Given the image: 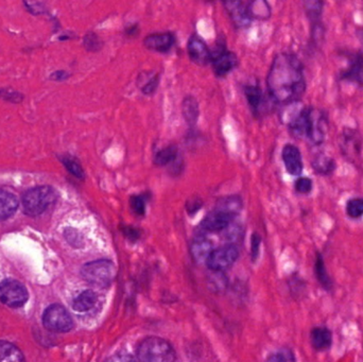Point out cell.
<instances>
[{
  "mask_svg": "<svg viewBox=\"0 0 363 362\" xmlns=\"http://www.w3.org/2000/svg\"><path fill=\"white\" fill-rule=\"evenodd\" d=\"M268 90L277 104H296L306 92L304 67L298 56L282 52L274 58L267 77Z\"/></svg>",
  "mask_w": 363,
  "mask_h": 362,
  "instance_id": "obj_1",
  "label": "cell"
},
{
  "mask_svg": "<svg viewBox=\"0 0 363 362\" xmlns=\"http://www.w3.org/2000/svg\"><path fill=\"white\" fill-rule=\"evenodd\" d=\"M287 124L296 138L308 140L314 146H320L328 134V114L320 108L305 106L291 114L287 120Z\"/></svg>",
  "mask_w": 363,
  "mask_h": 362,
  "instance_id": "obj_2",
  "label": "cell"
},
{
  "mask_svg": "<svg viewBox=\"0 0 363 362\" xmlns=\"http://www.w3.org/2000/svg\"><path fill=\"white\" fill-rule=\"evenodd\" d=\"M175 358L172 345L161 338H146L138 347L140 362H175Z\"/></svg>",
  "mask_w": 363,
  "mask_h": 362,
  "instance_id": "obj_3",
  "label": "cell"
},
{
  "mask_svg": "<svg viewBox=\"0 0 363 362\" xmlns=\"http://www.w3.org/2000/svg\"><path fill=\"white\" fill-rule=\"evenodd\" d=\"M58 199L52 187L40 186L30 189L24 195V212L30 217L40 216Z\"/></svg>",
  "mask_w": 363,
  "mask_h": 362,
  "instance_id": "obj_4",
  "label": "cell"
},
{
  "mask_svg": "<svg viewBox=\"0 0 363 362\" xmlns=\"http://www.w3.org/2000/svg\"><path fill=\"white\" fill-rule=\"evenodd\" d=\"M81 275L92 285L106 287L116 279V265L108 259L90 261L82 267Z\"/></svg>",
  "mask_w": 363,
  "mask_h": 362,
  "instance_id": "obj_5",
  "label": "cell"
},
{
  "mask_svg": "<svg viewBox=\"0 0 363 362\" xmlns=\"http://www.w3.org/2000/svg\"><path fill=\"white\" fill-rule=\"evenodd\" d=\"M44 327L54 333H67L74 327L72 315L65 307L58 304H52L43 313Z\"/></svg>",
  "mask_w": 363,
  "mask_h": 362,
  "instance_id": "obj_6",
  "label": "cell"
},
{
  "mask_svg": "<svg viewBox=\"0 0 363 362\" xmlns=\"http://www.w3.org/2000/svg\"><path fill=\"white\" fill-rule=\"evenodd\" d=\"M29 293L23 283L15 279H6L0 283V301L11 308L24 306Z\"/></svg>",
  "mask_w": 363,
  "mask_h": 362,
  "instance_id": "obj_7",
  "label": "cell"
},
{
  "mask_svg": "<svg viewBox=\"0 0 363 362\" xmlns=\"http://www.w3.org/2000/svg\"><path fill=\"white\" fill-rule=\"evenodd\" d=\"M238 256L239 252L235 245H225L213 251L211 256L207 259V265L211 271L223 272L235 263Z\"/></svg>",
  "mask_w": 363,
  "mask_h": 362,
  "instance_id": "obj_8",
  "label": "cell"
},
{
  "mask_svg": "<svg viewBox=\"0 0 363 362\" xmlns=\"http://www.w3.org/2000/svg\"><path fill=\"white\" fill-rule=\"evenodd\" d=\"M339 146L343 156L355 162L358 160L362 151V138L358 131L346 129L341 134Z\"/></svg>",
  "mask_w": 363,
  "mask_h": 362,
  "instance_id": "obj_9",
  "label": "cell"
},
{
  "mask_svg": "<svg viewBox=\"0 0 363 362\" xmlns=\"http://www.w3.org/2000/svg\"><path fill=\"white\" fill-rule=\"evenodd\" d=\"M211 54L213 72L219 77L229 74L238 65V59L236 54L227 51L225 48H217L215 51H211Z\"/></svg>",
  "mask_w": 363,
  "mask_h": 362,
  "instance_id": "obj_10",
  "label": "cell"
},
{
  "mask_svg": "<svg viewBox=\"0 0 363 362\" xmlns=\"http://www.w3.org/2000/svg\"><path fill=\"white\" fill-rule=\"evenodd\" d=\"M233 217L221 209L217 208L202 221V230L209 233L221 232L231 224Z\"/></svg>",
  "mask_w": 363,
  "mask_h": 362,
  "instance_id": "obj_11",
  "label": "cell"
},
{
  "mask_svg": "<svg viewBox=\"0 0 363 362\" xmlns=\"http://www.w3.org/2000/svg\"><path fill=\"white\" fill-rule=\"evenodd\" d=\"M282 156L288 174L291 176H300L302 174L304 165H302V154L298 147L291 144L286 145L282 149Z\"/></svg>",
  "mask_w": 363,
  "mask_h": 362,
  "instance_id": "obj_12",
  "label": "cell"
},
{
  "mask_svg": "<svg viewBox=\"0 0 363 362\" xmlns=\"http://www.w3.org/2000/svg\"><path fill=\"white\" fill-rule=\"evenodd\" d=\"M191 59L197 65H207L211 62V54L204 42L199 39L197 35L191 36L187 45Z\"/></svg>",
  "mask_w": 363,
  "mask_h": 362,
  "instance_id": "obj_13",
  "label": "cell"
},
{
  "mask_svg": "<svg viewBox=\"0 0 363 362\" xmlns=\"http://www.w3.org/2000/svg\"><path fill=\"white\" fill-rule=\"evenodd\" d=\"M341 80L357 82L363 84V56L361 54H353L350 59L348 69L340 74Z\"/></svg>",
  "mask_w": 363,
  "mask_h": 362,
  "instance_id": "obj_14",
  "label": "cell"
},
{
  "mask_svg": "<svg viewBox=\"0 0 363 362\" xmlns=\"http://www.w3.org/2000/svg\"><path fill=\"white\" fill-rule=\"evenodd\" d=\"M148 49L157 52H167L175 45V38L171 33L151 34L144 41Z\"/></svg>",
  "mask_w": 363,
  "mask_h": 362,
  "instance_id": "obj_15",
  "label": "cell"
},
{
  "mask_svg": "<svg viewBox=\"0 0 363 362\" xmlns=\"http://www.w3.org/2000/svg\"><path fill=\"white\" fill-rule=\"evenodd\" d=\"M310 342L316 351H328L332 347V331L325 327H314L310 331Z\"/></svg>",
  "mask_w": 363,
  "mask_h": 362,
  "instance_id": "obj_16",
  "label": "cell"
},
{
  "mask_svg": "<svg viewBox=\"0 0 363 362\" xmlns=\"http://www.w3.org/2000/svg\"><path fill=\"white\" fill-rule=\"evenodd\" d=\"M213 251L211 241L207 240L204 237H197L191 245V256L199 263H207V259L209 258Z\"/></svg>",
  "mask_w": 363,
  "mask_h": 362,
  "instance_id": "obj_17",
  "label": "cell"
},
{
  "mask_svg": "<svg viewBox=\"0 0 363 362\" xmlns=\"http://www.w3.org/2000/svg\"><path fill=\"white\" fill-rule=\"evenodd\" d=\"M17 208V198L12 192L0 189V221L13 216Z\"/></svg>",
  "mask_w": 363,
  "mask_h": 362,
  "instance_id": "obj_18",
  "label": "cell"
},
{
  "mask_svg": "<svg viewBox=\"0 0 363 362\" xmlns=\"http://www.w3.org/2000/svg\"><path fill=\"white\" fill-rule=\"evenodd\" d=\"M312 166L316 174L320 176H330L336 170L337 164L334 158H330L324 154H318L312 161Z\"/></svg>",
  "mask_w": 363,
  "mask_h": 362,
  "instance_id": "obj_19",
  "label": "cell"
},
{
  "mask_svg": "<svg viewBox=\"0 0 363 362\" xmlns=\"http://www.w3.org/2000/svg\"><path fill=\"white\" fill-rule=\"evenodd\" d=\"M0 362H25V357L13 343L0 340Z\"/></svg>",
  "mask_w": 363,
  "mask_h": 362,
  "instance_id": "obj_20",
  "label": "cell"
},
{
  "mask_svg": "<svg viewBox=\"0 0 363 362\" xmlns=\"http://www.w3.org/2000/svg\"><path fill=\"white\" fill-rule=\"evenodd\" d=\"M225 6L237 27H245V26L249 25L250 17L248 16L247 9L242 7L241 3L229 1V3H225Z\"/></svg>",
  "mask_w": 363,
  "mask_h": 362,
  "instance_id": "obj_21",
  "label": "cell"
},
{
  "mask_svg": "<svg viewBox=\"0 0 363 362\" xmlns=\"http://www.w3.org/2000/svg\"><path fill=\"white\" fill-rule=\"evenodd\" d=\"M97 303L96 293L90 290H86L80 293L72 303V308L76 313H88L90 309L94 308Z\"/></svg>",
  "mask_w": 363,
  "mask_h": 362,
  "instance_id": "obj_22",
  "label": "cell"
},
{
  "mask_svg": "<svg viewBox=\"0 0 363 362\" xmlns=\"http://www.w3.org/2000/svg\"><path fill=\"white\" fill-rule=\"evenodd\" d=\"M314 274L318 283L322 286L325 290H330L332 287V279L328 274V269H326L325 263L323 259L321 253H316V261H314Z\"/></svg>",
  "mask_w": 363,
  "mask_h": 362,
  "instance_id": "obj_23",
  "label": "cell"
},
{
  "mask_svg": "<svg viewBox=\"0 0 363 362\" xmlns=\"http://www.w3.org/2000/svg\"><path fill=\"white\" fill-rule=\"evenodd\" d=\"M182 110H183V116L189 126H193L197 124V117H199V104L195 98L189 97L185 98L183 104H182Z\"/></svg>",
  "mask_w": 363,
  "mask_h": 362,
  "instance_id": "obj_24",
  "label": "cell"
},
{
  "mask_svg": "<svg viewBox=\"0 0 363 362\" xmlns=\"http://www.w3.org/2000/svg\"><path fill=\"white\" fill-rule=\"evenodd\" d=\"M248 16L257 19H267L271 15L269 3L266 1H253L247 8Z\"/></svg>",
  "mask_w": 363,
  "mask_h": 362,
  "instance_id": "obj_25",
  "label": "cell"
},
{
  "mask_svg": "<svg viewBox=\"0 0 363 362\" xmlns=\"http://www.w3.org/2000/svg\"><path fill=\"white\" fill-rule=\"evenodd\" d=\"M177 158V148L175 146H169L167 148L157 151L154 156V164L157 166H166L175 162Z\"/></svg>",
  "mask_w": 363,
  "mask_h": 362,
  "instance_id": "obj_26",
  "label": "cell"
},
{
  "mask_svg": "<svg viewBox=\"0 0 363 362\" xmlns=\"http://www.w3.org/2000/svg\"><path fill=\"white\" fill-rule=\"evenodd\" d=\"M324 3L322 1H306L305 12L312 25L316 26L321 24V17L323 14Z\"/></svg>",
  "mask_w": 363,
  "mask_h": 362,
  "instance_id": "obj_27",
  "label": "cell"
},
{
  "mask_svg": "<svg viewBox=\"0 0 363 362\" xmlns=\"http://www.w3.org/2000/svg\"><path fill=\"white\" fill-rule=\"evenodd\" d=\"M242 207L241 199L239 197H229V198L222 199L219 203H218V209H221L223 212L227 213V214L235 216L240 208Z\"/></svg>",
  "mask_w": 363,
  "mask_h": 362,
  "instance_id": "obj_28",
  "label": "cell"
},
{
  "mask_svg": "<svg viewBox=\"0 0 363 362\" xmlns=\"http://www.w3.org/2000/svg\"><path fill=\"white\" fill-rule=\"evenodd\" d=\"M346 214L353 219L363 216V199L353 198L346 202Z\"/></svg>",
  "mask_w": 363,
  "mask_h": 362,
  "instance_id": "obj_29",
  "label": "cell"
},
{
  "mask_svg": "<svg viewBox=\"0 0 363 362\" xmlns=\"http://www.w3.org/2000/svg\"><path fill=\"white\" fill-rule=\"evenodd\" d=\"M245 97H247L248 101H249L250 106L257 110L258 106L261 104L262 92L260 90L259 86H247L245 88Z\"/></svg>",
  "mask_w": 363,
  "mask_h": 362,
  "instance_id": "obj_30",
  "label": "cell"
},
{
  "mask_svg": "<svg viewBox=\"0 0 363 362\" xmlns=\"http://www.w3.org/2000/svg\"><path fill=\"white\" fill-rule=\"evenodd\" d=\"M62 163H63L64 166L66 167V169L70 171L72 176H76V178L81 179V180L84 179L83 168H82L81 165L79 164L76 161H74V158H67V156H66V158H62Z\"/></svg>",
  "mask_w": 363,
  "mask_h": 362,
  "instance_id": "obj_31",
  "label": "cell"
},
{
  "mask_svg": "<svg viewBox=\"0 0 363 362\" xmlns=\"http://www.w3.org/2000/svg\"><path fill=\"white\" fill-rule=\"evenodd\" d=\"M296 190L298 194L307 195L312 192V188H314V183H312V179L309 178H300L296 180Z\"/></svg>",
  "mask_w": 363,
  "mask_h": 362,
  "instance_id": "obj_32",
  "label": "cell"
},
{
  "mask_svg": "<svg viewBox=\"0 0 363 362\" xmlns=\"http://www.w3.org/2000/svg\"><path fill=\"white\" fill-rule=\"evenodd\" d=\"M130 205L135 214L143 216L146 213V202L140 196H132L130 198Z\"/></svg>",
  "mask_w": 363,
  "mask_h": 362,
  "instance_id": "obj_33",
  "label": "cell"
},
{
  "mask_svg": "<svg viewBox=\"0 0 363 362\" xmlns=\"http://www.w3.org/2000/svg\"><path fill=\"white\" fill-rule=\"evenodd\" d=\"M266 362H294L293 354L290 351H280L272 354Z\"/></svg>",
  "mask_w": 363,
  "mask_h": 362,
  "instance_id": "obj_34",
  "label": "cell"
},
{
  "mask_svg": "<svg viewBox=\"0 0 363 362\" xmlns=\"http://www.w3.org/2000/svg\"><path fill=\"white\" fill-rule=\"evenodd\" d=\"M84 46L90 51H97L102 47V42L99 40L98 36L94 33L88 34L84 39Z\"/></svg>",
  "mask_w": 363,
  "mask_h": 362,
  "instance_id": "obj_35",
  "label": "cell"
},
{
  "mask_svg": "<svg viewBox=\"0 0 363 362\" xmlns=\"http://www.w3.org/2000/svg\"><path fill=\"white\" fill-rule=\"evenodd\" d=\"M223 272H216L213 271L211 279H209V283L213 286L215 290H220V289L225 288L227 286V279L222 275Z\"/></svg>",
  "mask_w": 363,
  "mask_h": 362,
  "instance_id": "obj_36",
  "label": "cell"
},
{
  "mask_svg": "<svg viewBox=\"0 0 363 362\" xmlns=\"http://www.w3.org/2000/svg\"><path fill=\"white\" fill-rule=\"evenodd\" d=\"M157 85H159V77L154 76L152 79L149 80V81L143 86L141 90H143L145 94H152L153 92L156 90Z\"/></svg>",
  "mask_w": 363,
  "mask_h": 362,
  "instance_id": "obj_37",
  "label": "cell"
},
{
  "mask_svg": "<svg viewBox=\"0 0 363 362\" xmlns=\"http://www.w3.org/2000/svg\"><path fill=\"white\" fill-rule=\"evenodd\" d=\"M106 362H136V360L128 354H116L108 358Z\"/></svg>",
  "mask_w": 363,
  "mask_h": 362,
  "instance_id": "obj_38",
  "label": "cell"
},
{
  "mask_svg": "<svg viewBox=\"0 0 363 362\" xmlns=\"http://www.w3.org/2000/svg\"><path fill=\"white\" fill-rule=\"evenodd\" d=\"M251 245L252 257H253L254 261H255L256 257L258 256V253H259L260 247V237L258 236L257 234H254L253 236H252Z\"/></svg>",
  "mask_w": 363,
  "mask_h": 362,
  "instance_id": "obj_39",
  "label": "cell"
},
{
  "mask_svg": "<svg viewBox=\"0 0 363 362\" xmlns=\"http://www.w3.org/2000/svg\"><path fill=\"white\" fill-rule=\"evenodd\" d=\"M202 201L200 199H195L191 200V202L187 204V209H188L189 214H193L197 212V209L201 208Z\"/></svg>",
  "mask_w": 363,
  "mask_h": 362,
  "instance_id": "obj_40",
  "label": "cell"
},
{
  "mask_svg": "<svg viewBox=\"0 0 363 362\" xmlns=\"http://www.w3.org/2000/svg\"><path fill=\"white\" fill-rule=\"evenodd\" d=\"M124 233L127 235V236L130 237V238L132 239L138 236L136 231H135L134 229H132V227H126V229H124Z\"/></svg>",
  "mask_w": 363,
  "mask_h": 362,
  "instance_id": "obj_41",
  "label": "cell"
},
{
  "mask_svg": "<svg viewBox=\"0 0 363 362\" xmlns=\"http://www.w3.org/2000/svg\"><path fill=\"white\" fill-rule=\"evenodd\" d=\"M68 74H66L65 72H56V74H52L51 78L52 79L56 80H63L66 79L67 78Z\"/></svg>",
  "mask_w": 363,
  "mask_h": 362,
  "instance_id": "obj_42",
  "label": "cell"
}]
</instances>
